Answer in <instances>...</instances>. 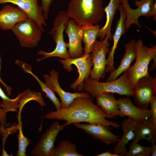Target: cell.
Wrapping results in <instances>:
<instances>
[{
    "instance_id": "8",
    "label": "cell",
    "mask_w": 156,
    "mask_h": 156,
    "mask_svg": "<svg viewBox=\"0 0 156 156\" xmlns=\"http://www.w3.org/2000/svg\"><path fill=\"white\" fill-rule=\"evenodd\" d=\"M156 93V75L141 78L133 88L135 104L140 108H148Z\"/></svg>"
},
{
    "instance_id": "28",
    "label": "cell",
    "mask_w": 156,
    "mask_h": 156,
    "mask_svg": "<svg viewBox=\"0 0 156 156\" xmlns=\"http://www.w3.org/2000/svg\"><path fill=\"white\" fill-rule=\"evenodd\" d=\"M23 68L25 71L31 75L36 79L41 88L42 91L45 94L46 97L53 104L56 108V110L61 109V102L56 96L55 93L48 87L45 83L42 82L31 71V70L27 68L25 66Z\"/></svg>"
},
{
    "instance_id": "39",
    "label": "cell",
    "mask_w": 156,
    "mask_h": 156,
    "mask_svg": "<svg viewBox=\"0 0 156 156\" xmlns=\"http://www.w3.org/2000/svg\"><path fill=\"white\" fill-rule=\"evenodd\" d=\"M155 142H153L152 143L151 148V156H156V145L155 144Z\"/></svg>"
},
{
    "instance_id": "2",
    "label": "cell",
    "mask_w": 156,
    "mask_h": 156,
    "mask_svg": "<svg viewBox=\"0 0 156 156\" xmlns=\"http://www.w3.org/2000/svg\"><path fill=\"white\" fill-rule=\"evenodd\" d=\"M102 0H71L66 12L79 25H95L104 14Z\"/></svg>"
},
{
    "instance_id": "1",
    "label": "cell",
    "mask_w": 156,
    "mask_h": 156,
    "mask_svg": "<svg viewBox=\"0 0 156 156\" xmlns=\"http://www.w3.org/2000/svg\"><path fill=\"white\" fill-rule=\"evenodd\" d=\"M44 117L50 119L65 120L67 125L75 123L85 122L100 123L115 128L120 127L117 122L106 119L112 118L94 104L91 96L77 97L68 107L49 112Z\"/></svg>"
},
{
    "instance_id": "19",
    "label": "cell",
    "mask_w": 156,
    "mask_h": 156,
    "mask_svg": "<svg viewBox=\"0 0 156 156\" xmlns=\"http://www.w3.org/2000/svg\"><path fill=\"white\" fill-rule=\"evenodd\" d=\"M28 18L27 15L18 7L9 4L5 5L0 10V29L11 30L18 22Z\"/></svg>"
},
{
    "instance_id": "25",
    "label": "cell",
    "mask_w": 156,
    "mask_h": 156,
    "mask_svg": "<svg viewBox=\"0 0 156 156\" xmlns=\"http://www.w3.org/2000/svg\"><path fill=\"white\" fill-rule=\"evenodd\" d=\"M77 151L76 146L68 140L61 141L50 156H83Z\"/></svg>"
},
{
    "instance_id": "9",
    "label": "cell",
    "mask_w": 156,
    "mask_h": 156,
    "mask_svg": "<svg viewBox=\"0 0 156 156\" xmlns=\"http://www.w3.org/2000/svg\"><path fill=\"white\" fill-rule=\"evenodd\" d=\"M109 40L106 36L102 40H96L94 46L91 52L93 68L90 77L91 79L99 80L105 77L107 64L106 56L110 45Z\"/></svg>"
},
{
    "instance_id": "33",
    "label": "cell",
    "mask_w": 156,
    "mask_h": 156,
    "mask_svg": "<svg viewBox=\"0 0 156 156\" xmlns=\"http://www.w3.org/2000/svg\"><path fill=\"white\" fill-rule=\"evenodd\" d=\"M151 112L152 117L153 121L156 124V96H154L153 98L151 103Z\"/></svg>"
},
{
    "instance_id": "20",
    "label": "cell",
    "mask_w": 156,
    "mask_h": 156,
    "mask_svg": "<svg viewBox=\"0 0 156 156\" xmlns=\"http://www.w3.org/2000/svg\"><path fill=\"white\" fill-rule=\"evenodd\" d=\"M136 41L133 38L125 44V54L120 61L119 66L117 69L111 72L106 82L116 79L122 73L126 71L130 66L132 62L135 59L136 56Z\"/></svg>"
},
{
    "instance_id": "29",
    "label": "cell",
    "mask_w": 156,
    "mask_h": 156,
    "mask_svg": "<svg viewBox=\"0 0 156 156\" xmlns=\"http://www.w3.org/2000/svg\"><path fill=\"white\" fill-rule=\"evenodd\" d=\"M18 133L17 135L18 143V150L16 152V156H27L26 154V149L30 143L29 139L23 135L22 129V122L21 119L18 120Z\"/></svg>"
},
{
    "instance_id": "16",
    "label": "cell",
    "mask_w": 156,
    "mask_h": 156,
    "mask_svg": "<svg viewBox=\"0 0 156 156\" xmlns=\"http://www.w3.org/2000/svg\"><path fill=\"white\" fill-rule=\"evenodd\" d=\"M122 130L123 132L122 138L113 149V153L126 156L127 151L126 145L135 138L138 129L139 122L128 117L124 119L121 122Z\"/></svg>"
},
{
    "instance_id": "10",
    "label": "cell",
    "mask_w": 156,
    "mask_h": 156,
    "mask_svg": "<svg viewBox=\"0 0 156 156\" xmlns=\"http://www.w3.org/2000/svg\"><path fill=\"white\" fill-rule=\"evenodd\" d=\"M67 125L66 122L61 125L57 122L54 123L42 135L31 154L34 156H50L58 134Z\"/></svg>"
},
{
    "instance_id": "24",
    "label": "cell",
    "mask_w": 156,
    "mask_h": 156,
    "mask_svg": "<svg viewBox=\"0 0 156 156\" xmlns=\"http://www.w3.org/2000/svg\"><path fill=\"white\" fill-rule=\"evenodd\" d=\"M101 26L87 25L81 27L83 32V40L84 44V55L90 54L96 41Z\"/></svg>"
},
{
    "instance_id": "31",
    "label": "cell",
    "mask_w": 156,
    "mask_h": 156,
    "mask_svg": "<svg viewBox=\"0 0 156 156\" xmlns=\"http://www.w3.org/2000/svg\"><path fill=\"white\" fill-rule=\"evenodd\" d=\"M18 129V125L16 123H5L0 125V133L3 136V149L2 154L4 155L7 152L4 149L5 141L9 135L16 132Z\"/></svg>"
},
{
    "instance_id": "3",
    "label": "cell",
    "mask_w": 156,
    "mask_h": 156,
    "mask_svg": "<svg viewBox=\"0 0 156 156\" xmlns=\"http://www.w3.org/2000/svg\"><path fill=\"white\" fill-rule=\"evenodd\" d=\"M83 88L93 98L104 93H117L129 97L133 96V87L129 81L126 71L119 78L109 82H101L89 78L84 82Z\"/></svg>"
},
{
    "instance_id": "30",
    "label": "cell",
    "mask_w": 156,
    "mask_h": 156,
    "mask_svg": "<svg viewBox=\"0 0 156 156\" xmlns=\"http://www.w3.org/2000/svg\"><path fill=\"white\" fill-rule=\"evenodd\" d=\"M138 142H132L126 156H149L151 154V146H144Z\"/></svg>"
},
{
    "instance_id": "37",
    "label": "cell",
    "mask_w": 156,
    "mask_h": 156,
    "mask_svg": "<svg viewBox=\"0 0 156 156\" xmlns=\"http://www.w3.org/2000/svg\"><path fill=\"white\" fill-rule=\"evenodd\" d=\"M153 63L148 68V70L151 72H153L156 68V55L154 56L153 58Z\"/></svg>"
},
{
    "instance_id": "14",
    "label": "cell",
    "mask_w": 156,
    "mask_h": 156,
    "mask_svg": "<svg viewBox=\"0 0 156 156\" xmlns=\"http://www.w3.org/2000/svg\"><path fill=\"white\" fill-rule=\"evenodd\" d=\"M10 3L15 5L24 12L29 18L36 23L43 32V26L47 24L43 16V11L38 0H0V4Z\"/></svg>"
},
{
    "instance_id": "18",
    "label": "cell",
    "mask_w": 156,
    "mask_h": 156,
    "mask_svg": "<svg viewBox=\"0 0 156 156\" xmlns=\"http://www.w3.org/2000/svg\"><path fill=\"white\" fill-rule=\"evenodd\" d=\"M117 100L120 112L118 116L120 117L127 116L140 122L152 117L150 109L135 106L129 97L120 98Z\"/></svg>"
},
{
    "instance_id": "34",
    "label": "cell",
    "mask_w": 156,
    "mask_h": 156,
    "mask_svg": "<svg viewBox=\"0 0 156 156\" xmlns=\"http://www.w3.org/2000/svg\"><path fill=\"white\" fill-rule=\"evenodd\" d=\"M152 16L154 17L153 21L155 20L156 19V1L154 4L151 10L145 17L146 18H148Z\"/></svg>"
},
{
    "instance_id": "27",
    "label": "cell",
    "mask_w": 156,
    "mask_h": 156,
    "mask_svg": "<svg viewBox=\"0 0 156 156\" xmlns=\"http://www.w3.org/2000/svg\"><path fill=\"white\" fill-rule=\"evenodd\" d=\"M21 94L22 93H20L16 98L11 99L6 95L0 87V97L2 99L0 107L6 113L10 111L17 112L19 109V100Z\"/></svg>"
},
{
    "instance_id": "23",
    "label": "cell",
    "mask_w": 156,
    "mask_h": 156,
    "mask_svg": "<svg viewBox=\"0 0 156 156\" xmlns=\"http://www.w3.org/2000/svg\"><path fill=\"white\" fill-rule=\"evenodd\" d=\"M97 105L112 118H116L120 113L117 100L112 93H104L96 97Z\"/></svg>"
},
{
    "instance_id": "22",
    "label": "cell",
    "mask_w": 156,
    "mask_h": 156,
    "mask_svg": "<svg viewBox=\"0 0 156 156\" xmlns=\"http://www.w3.org/2000/svg\"><path fill=\"white\" fill-rule=\"evenodd\" d=\"M142 140L152 143L156 141V124L152 117L139 122L135 136L132 142H138Z\"/></svg>"
},
{
    "instance_id": "6",
    "label": "cell",
    "mask_w": 156,
    "mask_h": 156,
    "mask_svg": "<svg viewBox=\"0 0 156 156\" xmlns=\"http://www.w3.org/2000/svg\"><path fill=\"white\" fill-rule=\"evenodd\" d=\"M11 30L22 47L33 48L41 40L42 32L29 18L18 22Z\"/></svg>"
},
{
    "instance_id": "35",
    "label": "cell",
    "mask_w": 156,
    "mask_h": 156,
    "mask_svg": "<svg viewBox=\"0 0 156 156\" xmlns=\"http://www.w3.org/2000/svg\"><path fill=\"white\" fill-rule=\"evenodd\" d=\"M6 113L0 107V123L1 125L6 123L7 120Z\"/></svg>"
},
{
    "instance_id": "32",
    "label": "cell",
    "mask_w": 156,
    "mask_h": 156,
    "mask_svg": "<svg viewBox=\"0 0 156 156\" xmlns=\"http://www.w3.org/2000/svg\"><path fill=\"white\" fill-rule=\"evenodd\" d=\"M53 0H41V6L43 11V16L45 20L49 17L51 4Z\"/></svg>"
},
{
    "instance_id": "5",
    "label": "cell",
    "mask_w": 156,
    "mask_h": 156,
    "mask_svg": "<svg viewBox=\"0 0 156 156\" xmlns=\"http://www.w3.org/2000/svg\"><path fill=\"white\" fill-rule=\"evenodd\" d=\"M151 45V48L144 45L140 39L136 42L135 62L126 71L129 81L133 88L140 78L150 76L148 65L156 55V46Z\"/></svg>"
},
{
    "instance_id": "21",
    "label": "cell",
    "mask_w": 156,
    "mask_h": 156,
    "mask_svg": "<svg viewBox=\"0 0 156 156\" xmlns=\"http://www.w3.org/2000/svg\"><path fill=\"white\" fill-rule=\"evenodd\" d=\"M121 0H109L107 5L104 8L106 14V21L104 25L100 29L98 33L97 38H100V40H103L106 36L109 39L113 40L112 35V26L115 14L118 9Z\"/></svg>"
},
{
    "instance_id": "15",
    "label": "cell",
    "mask_w": 156,
    "mask_h": 156,
    "mask_svg": "<svg viewBox=\"0 0 156 156\" xmlns=\"http://www.w3.org/2000/svg\"><path fill=\"white\" fill-rule=\"evenodd\" d=\"M65 32L69 39L68 51L71 58L80 57L83 54L82 43L83 35L81 27L72 19H69Z\"/></svg>"
},
{
    "instance_id": "26",
    "label": "cell",
    "mask_w": 156,
    "mask_h": 156,
    "mask_svg": "<svg viewBox=\"0 0 156 156\" xmlns=\"http://www.w3.org/2000/svg\"><path fill=\"white\" fill-rule=\"evenodd\" d=\"M33 100L37 101L42 107L45 105V101L41 93L32 92L30 90H27L22 93L19 100L18 112L17 116H21V111L24 106L28 102Z\"/></svg>"
},
{
    "instance_id": "11",
    "label": "cell",
    "mask_w": 156,
    "mask_h": 156,
    "mask_svg": "<svg viewBox=\"0 0 156 156\" xmlns=\"http://www.w3.org/2000/svg\"><path fill=\"white\" fill-rule=\"evenodd\" d=\"M48 74L43 75L45 83L54 93L56 92L60 96L61 108L68 107L76 98L80 97H89L90 94L86 92L70 93L63 90L59 84L58 77L59 73L54 69L49 72Z\"/></svg>"
},
{
    "instance_id": "36",
    "label": "cell",
    "mask_w": 156,
    "mask_h": 156,
    "mask_svg": "<svg viewBox=\"0 0 156 156\" xmlns=\"http://www.w3.org/2000/svg\"><path fill=\"white\" fill-rule=\"evenodd\" d=\"M1 58L0 57V74L1 69ZM0 83L6 89V92L7 94L8 95H11V91L12 90V88L8 86V85H7L1 79V77H0Z\"/></svg>"
},
{
    "instance_id": "12",
    "label": "cell",
    "mask_w": 156,
    "mask_h": 156,
    "mask_svg": "<svg viewBox=\"0 0 156 156\" xmlns=\"http://www.w3.org/2000/svg\"><path fill=\"white\" fill-rule=\"evenodd\" d=\"M73 124L77 128L84 130L87 134L108 144L116 143L121 137V135L114 134L110 127L100 123H75Z\"/></svg>"
},
{
    "instance_id": "4",
    "label": "cell",
    "mask_w": 156,
    "mask_h": 156,
    "mask_svg": "<svg viewBox=\"0 0 156 156\" xmlns=\"http://www.w3.org/2000/svg\"><path fill=\"white\" fill-rule=\"evenodd\" d=\"M70 18L66 12L60 11L58 13L53 20L51 30L49 32V34L52 36L56 43L55 47L53 51L50 52L42 50L37 52L38 55H43V57L37 59V62L53 57H60L66 60L71 58L68 51V43L64 41L63 35Z\"/></svg>"
},
{
    "instance_id": "7",
    "label": "cell",
    "mask_w": 156,
    "mask_h": 156,
    "mask_svg": "<svg viewBox=\"0 0 156 156\" xmlns=\"http://www.w3.org/2000/svg\"><path fill=\"white\" fill-rule=\"evenodd\" d=\"M59 61L68 72H70L73 69L72 65L76 67L79 77L70 84V87L74 90L83 91V82L89 78L92 69L93 63L91 54H83L79 57L66 60L61 59Z\"/></svg>"
},
{
    "instance_id": "38",
    "label": "cell",
    "mask_w": 156,
    "mask_h": 156,
    "mask_svg": "<svg viewBox=\"0 0 156 156\" xmlns=\"http://www.w3.org/2000/svg\"><path fill=\"white\" fill-rule=\"evenodd\" d=\"M96 156H120V155L117 154H115L112 153L110 152L107 151L103 152L99 154Z\"/></svg>"
},
{
    "instance_id": "13",
    "label": "cell",
    "mask_w": 156,
    "mask_h": 156,
    "mask_svg": "<svg viewBox=\"0 0 156 156\" xmlns=\"http://www.w3.org/2000/svg\"><path fill=\"white\" fill-rule=\"evenodd\" d=\"M156 1L155 0H135V4L138 8L133 9L129 5L128 0H121V3L126 12V18L125 22L126 31L129 30L133 24H135L141 29V26L138 21L139 17L142 16H145L151 10Z\"/></svg>"
},
{
    "instance_id": "17",
    "label": "cell",
    "mask_w": 156,
    "mask_h": 156,
    "mask_svg": "<svg viewBox=\"0 0 156 156\" xmlns=\"http://www.w3.org/2000/svg\"><path fill=\"white\" fill-rule=\"evenodd\" d=\"M120 13V17L118 21L114 33L112 36L113 44L111 49L109 50L107 59V64L105 72L107 73L114 70V55L117 48L118 42L122 35L127 31L125 29V22L126 18V12L123 5L120 4L118 9Z\"/></svg>"
}]
</instances>
